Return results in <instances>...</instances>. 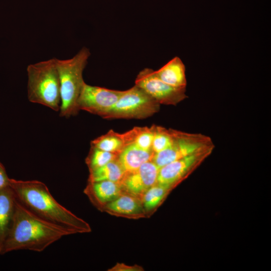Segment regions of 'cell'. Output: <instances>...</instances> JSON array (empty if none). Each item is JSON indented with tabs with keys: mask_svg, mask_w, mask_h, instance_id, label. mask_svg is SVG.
Listing matches in <instances>:
<instances>
[{
	"mask_svg": "<svg viewBox=\"0 0 271 271\" xmlns=\"http://www.w3.org/2000/svg\"><path fill=\"white\" fill-rule=\"evenodd\" d=\"M89 172L88 180L89 182H120L126 173L117 158Z\"/></svg>",
	"mask_w": 271,
	"mask_h": 271,
	"instance_id": "17",
	"label": "cell"
},
{
	"mask_svg": "<svg viewBox=\"0 0 271 271\" xmlns=\"http://www.w3.org/2000/svg\"><path fill=\"white\" fill-rule=\"evenodd\" d=\"M172 141V129L154 125V136L151 149L155 154L168 148Z\"/></svg>",
	"mask_w": 271,
	"mask_h": 271,
	"instance_id": "21",
	"label": "cell"
},
{
	"mask_svg": "<svg viewBox=\"0 0 271 271\" xmlns=\"http://www.w3.org/2000/svg\"><path fill=\"white\" fill-rule=\"evenodd\" d=\"M84 193L98 209H103L108 203L124 193L120 182L88 181Z\"/></svg>",
	"mask_w": 271,
	"mask_h": 271,
	"instance_id": "11",
	"label": "cell"
},
{
	"mask_svg": "<svg viewBox=\"0 0 271 271\" xmlns=\"http://www.w3.org/2000/svg\"><path fill=\"white\" fill-rule=\"evenodd\" d=\"M90 55L89 49L84 47L72 58H56L60 84L61 116L74 115L79 110L77 100L85 83L83 72Z\"/></svg>",
	"mask_w": 271,
	"mask_h": 271,
	"instance_id": "4",
	"label": "cell"
},
{
	"mask_svg": "<svg viewBox=\"0 0 271 271\" xmlns=\"http://www.w3.org/2000/svg\"><path fill=\"white\" fill-rule=\"evenodd\" d=\"M141 269L143 268L137 265L128 266L123 264H118L115 265L113 267H112L111 270H142L143 269Z\"/></svg>",
	"mask_w": 271,
	"mask_h": 271,
	"instance_id": "23",
	"label": "cell"
},
{
	"mask_svg": "<svg viewBox=\"0 0 271 271\" xmlns=\"http://www.w3.org/2000/svg\"><path fill=\"white\" fill-rule=\"evenodd\" d=\"M135 85L160 104L177 105L187 98L186 87L170 86L160 79L153 69L146 68L137 75Z\"/></svg>",
	"mask_w": 271,
	"mask_h": 271,
	"instance_id": "7",
	"label": "cell"
},
{
	"mask_svg": "<svg viewBox=\"0 0 271 271\" xmlns=\"http://www.w3.org/2000/svg\"><path fill=\"white\" fill-rule=\"evenodd\" d=\"M123 92L85 83L77 100L78 109L102 117L114 106Z\"/></svg>",
	"mask_w": 271,
	"mask_h": 271,
	"instance_id": "8",
	"label": "cell"
},
{
	"mask_svg": "<svg viewBox=\"0 0 271 271\" xmlns=\"http://www.w3.org/2000/svg\"><path fill=\"white\" fill-rule=\"evenodd\" d=\"M10 186L18 201L40 218L74 234L91 231L89 224L59 203L44 183L10 179Z\"/></svg>",
	"mask_w": 271,
	"mask_h": 271,
	"instance_id": "2",
	"label": "cell"
},
{
	"mask_svg": "<svg viewBox=\"0 0 271 271\" xmlns=\"http://www.w3.org/2000/svg\"><path fill=\"white\" fill-rule=\"evenodd\" d=\"M118 154L106 152L91 146L86 159V163L89 171L99 168L117 158Z\"/></svg>",
	"mask_w": 271,
	"mask_h": 271,
	"instance_id": "19",
	"label": "cell"
},
{
	"mask_svg": "<svg viewBox=\"0 0 271 271\" xmlns=\"http://www.w3.org/2000/svg\"><path fill=\"white\" fill-rule=\"evenodd\" d=\"M159 170L151 161L133 171L126 173L120 181L123 192L141 199L149 189L157 184Z\"/></svg>",
	"mask_w": 271,
	"mask_h": 271,
	"instance_id": "10",
	"label": "cell"
},
{
	"mask_svg": "<svg viewBox=\"0 0 271 271\" xmlns=\"http://www.w3.org/2000/svg\"><path fill=\"white\" fill-rule=\"evenodd\" d=\"M154 155L152 149L143 150L130 144L119 154L117 159L125 173H128L152 161Z\"/></svg>",
	"mask_w": 271,
	"mask_h": 271,
	"instance_id": "14",
	"label": "cell"
},
{
	"mask_svg": "<svg viewBox=\"0 0 271 271\" xmlns=\"http://www.w3.org/2000/svg\"><path fill=\"white\" fill-rule=\"evenodd\" d=\"M132 143L131 130L123 133L113 130L92 141L91 146L113 153L119 154Z\"/></svg>",
	"mask_w": 271,
	"mask_h": 271,
	"instance_id": "16",
	"label": "cell"
},
{
	"mask_svg": "<svg viewBox=\"0 0 271 271\" xmlns=\"http://www.w3.org/2000/svg\"><path fill=\"white\" fill-rule=\"evenodd\" d=\"M160 104L140 87L134 85L123 91L104 118L143 119L159 111Z\"/></svg>",
	"mask_w": 271,
	"mask_h": 271,
	"instance_id": "5",
	"label": "cell"
},
{
	"mask_svg": "<svg viewBox=\"0 0 271 271\" xmlns=\"http://www.w3.org/2000/svg\"><path fill=\"white\" fill-rule=\"evenodd\" d=\"M156 75L164 82L175 87H186L185 66L178 57H175L160 69L155 71Z\"/></svg>",
	"mask_w": 271,
	"mask_h": 271,
	"instance_id": "15",
	"label": "cell"
},
{
	"mask_svg": "<svg viewBox=\"0 0 271 271\" xmlns=\"http://www.w3.org/2000/svg\"><path fill=\"white\" fill-rule=\"evenodd\" d=\"M170 189L157 183L145 193L141 199L146 214L160 205Z\"/></svg>",
	"mask_w": 271,
	"mask_h": 271,
	"instance_id": "18",
	"label": "cell"
},
{
	"mask_svg": "<svg viewBox=\"0 0 271 271\" xmlns=\"http://www.w3.org/2000/svg\"><path fill=\"white\" fill-rule=\"evenodd\" d=\"M10 178H9L5 168L0 162V191L10 186Z\"/></svg>",
	"mask_w": 271,
	"mask_h": 271,
	"instance_id": "22",
	"label": "cell"
},
{
	"mask_svg": "<svg viewBox=\"0 0 271 271\" xmlns=\"http://www.w3.org/2000/svg\"><path fill=\"white\" fill-rule=\"evenodd\" d=\"M17 198L10 186L0 191V254L14 217Z\"/></svg>",
	"mask_w": 271,
	"mask_h": 271,
	"instance_id": "13",
	"label": "cell"
},
{
	"mask_svg": "<svg viewBox=\"0 0 271 271\" xmlns=\"http://www.w3.org/2000/svg\"><path fill=\"white\" fill-rule=\"evenodd\" d=\"M112 215L130 218L143 217L146 214L140 198L123 193L103 208Z\"/></svg>",
	"mask_w": 271,
	"mask_h": 271,
	"instance_id": "12",
	"label": "cell"
},
{
	"mask_svg": "<svg viewBox=\"0 0 271 271\" xmlns=\"http://www.w3.org/2000/svg\"><path fill=\"white\" fill-rule=\"evenodd\" d=\"M132 143L143 150H151L154 136V125L149 127H135L131 129Z\"/></svg>",
	"mask_w": 271,
	"mask_h": 271,
	"instance_id": "20",
	"label": "cell"
},
{
	"mask_svg": "<svg viewBox=\"0 0 271 271\" xmlns=\"http://www.w3.org/2000/svg\"><path fill=\"white\" fill-rule=\"evenodd\" d=\"M173 141L165 150L154 155L152 161L160 169L173 161L201 150L214 148L212 139L201 133H192L172 129Z\"/></svg>",
	"mask_w": 271,
	"mask_h": 271,
	"instance_id": "6",
	"label": "cell"
},
{
	"mask_svg": "<svg viewBox=\"0 0 271 271\" xmlns=\"http://www.w3.org/2000/svg\"><path fill=\"white\" fill-rule=\"evenodd\" d=\"M214 149L201 150L162 167L159 170L157 183L171 188L208 157Z\"/></svg>",
	"mask_w": 271,
	"mask_h": 271,
	"instance_id": "9",
	"label": "cell"
},
{
	"mask_svg": "<svg viewBox=\"0 0 271 271\" xmlns=\"http://www.w3.org/2000/svg\"><path fill=\"white\" fill-rule=\"evenodd\" d=\"M72 234L71 231L38 216L17 199L1 254L18 250L41 252L63 236Z\"/></svg>",
	"mask_w": 271,
	"mask_h": 271,
	"instance_id": "1",
	"label": "cell"
},
{
	"mask_svg": "<svg viewBox=\"0 0 271 271\" xmlns=\"http://www.w3.org/2000/svg\"><path fill=\"white\" fill-rule=\"evenodd\" d=\"M27 71L29 101L60 111V84L56 58L30 64Z\"/></svg>",
	"mask_w": 271,
	"mask_h": 271,
	"instance_id": "3",
	"label": "cell"
}]
</instances>
